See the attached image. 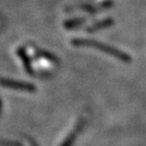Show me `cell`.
Instances as JSON below:
<instances>
[{
	"label": "cell",
	"mask_w": 146,
	"mask_h": 146,
	"mask_svg": "<svg viewBox=\"0 0 146 146\" xmlns=\"http://www.w3.org/2000/svg\"><path fill=\"white\" fill-rule=\"evenodd\" d=\"M75 45H79V46H89V47H96V48L100 49V50L104 51V52L108 53V54H111L113 56H116L117 58L121 60H129L128 56L126 54H124L123 52H120V51L114 50V48H111V47H108L107 45H102L100 43H96V42H90V41H86V40H78L76 41Z\"/></svg>",
	"instance_id": "cell-1"
},
{
	"label": "cell",
	"mask_w": 146,
	"mask_h": 146,
	"mask_svg": "<svg viewBox=\"0 0 146 146\" xmlns=\"http://www.w3.org/2000/svg\"><path fill=\"white\" fill-rule=\"evenodd\" d=\"M0 85L2 87L11 88L13 90H21V91H29L33 92L35 91V85L31 83H23L18 80H12L9 78H0Z\"/></svg>",
	"instance_id": "cell-2"
},
{
	"label": "cell",
	"mask_w": 146,
	"mask_h": 146,
	"mask_svg": "<svg viewBox=\"0 0 146 146\" xmlns=\"http://www.w3.org/2000/svg\"><path fill=\"white\" fill-rule=\"evenodd\" d=\"M0 105H1V102H0Z\"/></svg>",
	"instance_id": "cell-3"
}]
</instances>
